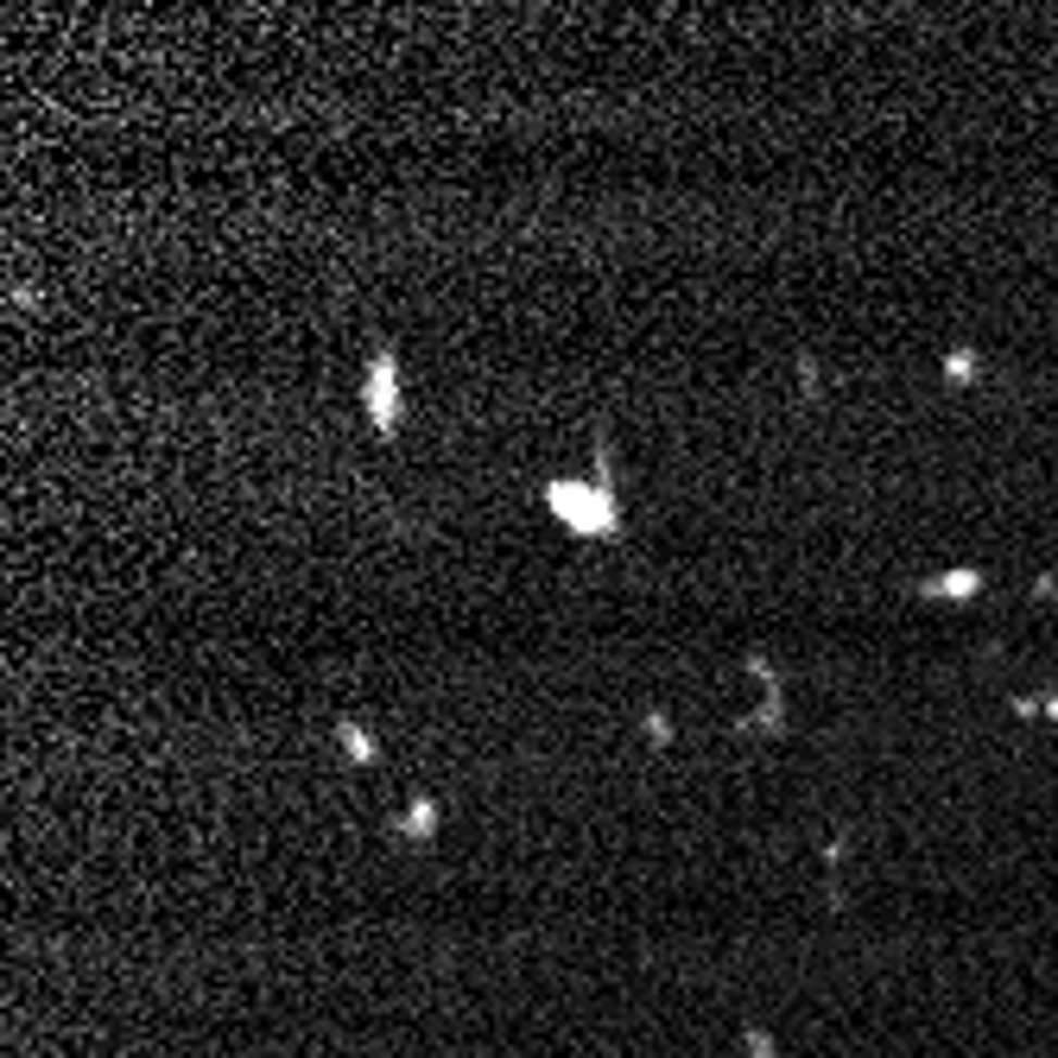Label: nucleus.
Wrapping results in <instances>:
<instances>
[{
	"label": "nucleus",
	"instance_id": "nucleus-5",
	"mask_svg": "<svg viewBox=\"0 0 1058 1058\" xmlns=\"http://www.w3.org/2000/svg\"><path fill=\"white\" fill-rule=\"evenodd\" d=\"M438 818H444L438 799H412V811H406L400 831H406V837H432V831H438Z\"/></svg>",
	"mask_w": 1058,
	"mask_h": 1058
},
{
	"label": "nucleus",
	"instance_id": "nucleus-6",
	"mask_svg": "<svg viewBox=\"0 0 1058 1058\" xmlns=\"http://www.w3.org/2000/svg\"><path fill=\"white\" fill-rule=\"evenodd\" d=\"M945 381H950V387H970V381H976V356H970V349H950V356H945Z\"/></svg>",
	"mask_w": 1058,
	"mask_h": 1058
},
{
	"label": "nucleus",
	"instance_id": "nucleus-7",
	"mask_svg": "<svg viewBox=\"0 0 1058 1058\" xmlns=\"http://www.w3.org/2000/svg\"><path fill=\"white\" fill-rule=\"evenodd\" d=\"M640 730H647V742H654V748H672V717H665V710H647V717H640Z\"/></svg>",
	"mask_w": 1058,
	"mask_h": 1058
},
{
	"label": "nucleus",
	"instance_id": "nucleus-2",
	"mask_svg": "<svg viewBox=\"0 0 1058 1058\" xmlns=\"http://www.w3.org/2000/svg\"><path fill=\"white\" fill-rule=\"evenodd\" d=\"M362 412L368 425L381 432V438H394L406 425V374L400 362H394V349H374V362H368L362 374Z\"/></svg>",
	"mask_w": 1058,
	"mask_h": 1058
},
{
	"label": "nucleus",
	"instance_id": "nucleus-3",
	"mask_svg": "<svg viewBox=\"0 0 1058 1058\" xmlns=\"http://www.w3.org/2000/svg\"><path fill=\"white\" fill-rule=\"evenodd\" d=\"M919 596H950V602H970V596H983V571H938V577H919Z\"/></svg>",
	"mask_w": 1058,
	"mask_h": 1058
},
{
	"label": "nucleus",
	"instance_id": "nucleus-1",
	"mask_svg": "<svg viewBox=\"0 0 1058 1058\" xmlns=\"http://www.w3.org/2000/svg\"><path fill=\"white\" fill-rule=\"evenodd\" d=\"M546 508L564 533L577 539H621V495L615 475H609V450H602V470L596 475H546Z\"/></svg>",
	"mask_w": 1058,
	"mask_h": 1058
},
{
	"label": "nucleus",
	"instance_id": "nucleus-4",
	"mask_svg": "<svg viewBox=\"0 0 1058 1058\" xmlns=\"http://www.w3.org/2000/svg\"><path fill=\"white\" fill-rule=\"evenodd\" d=\"M336 748H343V755H349L356 767H374V761H381V742H374L362 723H349V717L336 723Z\"/></svg>",
	"mask_w": 1058,
	"mask_h": 1058
}]
</instances>
